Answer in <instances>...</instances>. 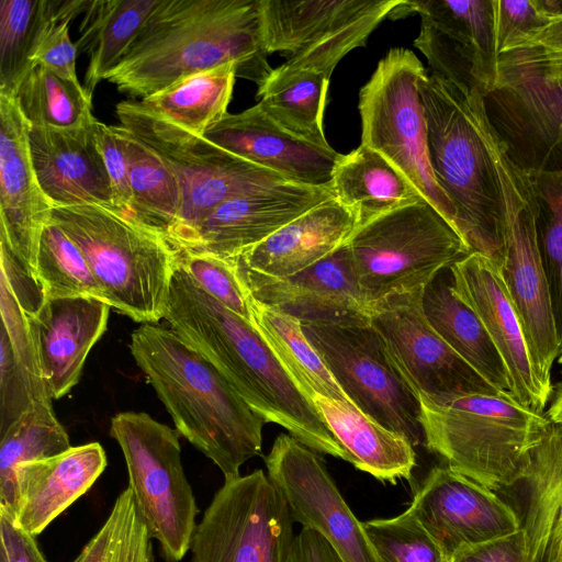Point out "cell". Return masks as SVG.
I'll use <instances>...</instances> for the list:
<instances>
[{"label": "cell", "instance_id": "6da1fadb", "mask_svg": "<svg viewBox=\"0 0 562 562\" xmlns=\"http://www.w3.org/2000/svg\"><path fill=\"white\" fill-rule=\"evenodd\" d=\"M164 318L212 363L265 423H274L318 453L348 462L314 403L254 323L209 295L179 265L173 270Z\"/></svg>", "mask_w": 562, "mask_h": 562}, {"label": "cell", "instance_id": "7a4b0ae2", "mask_svg": "<svg viewBox=\"0 0 562 562\" xmlns=\"http://www.w3.org/2000/svg\"><path fill=\"white\" fill-rule=\"evenodd\" d=\"M268 55L260 0H159L104 80L145 99L188 76L234 63L237 77L259 88L273 69Z\"/></svg>", "mask_w": 562, "mask_h": 562}, {"label": "cell", "instance_id": "3957f363", "mask_svg": "<svg viewBox=\"0 0 562 562\" xmlns=\"http://www.w3.org/2000/svg\"><path fill=\"white\" fill-rule=\"evenodd\" d=\"M131 353L172 418L175 429L221 470L224 480L260 456L266 424L220 371L173 329L142 324Z\"/></svg>", "mask_w": 562, "mask_h": 562}, {"label": "cell", "instance_id": "277c9868", "mask_svg": "<svg viewBox=\"0 0 562 562\" xmlns=\"http://www.w3.org/2000/svg\"><path fill=\"white\" fill-rule=\"evenodd\" d=\"M430 164L456 212V227L471 252L504 260L507 209L497 147L487 126L482 97L425 74L418 81Z\"/></svg>", "mask_w": 562, "mask_h": 562}, {"label": "cell", "instance_id": "5b68a950", "mask_svg": "<svg viewBox=\"0 0 562 562\" xmlns=\"http://www.w3.org/2000/svg\"><path fill=\"white\" fill-rule=\"evenodd\" d=\"M419 400L425 447L494 492L520 482L530 449L551 423L512 393Z\"/></svg>", "mask_w": 562, "mask_h": 562}, {"label": "cell", "instance_id": "8992f818", "mask_svg": "<svg viewBox=\"0 0 562 562\" xmlns=\"http://www.w3.org/2000/svg\"><path fill=\"white\" fill-rule=\"evenodd\" d=\"M50 218L81 250L111 307L142 324L164 318L177 263L166 236L97 204L53 206Z\"/></svg>", "mask_w": 562, "mask_h": 562}, {"label": "cell", "instance_id": "52a82bcc", "mask_svg": "<svg viewBox=\"0 0 562 562\" xmlns=\"http://www.w3.org/2000/svg\"><path fill=\"white\" fill-rule=\"evenodd\" d=\"M345 245L369 305L395 292L425 288L471 252L457 228L425 200L359 225Z\"/></svg>", "mask_w": 562, "mask_h": 562}, {"label": "cell", "instance_id": "ba28073f", "mask_svg": "<svg viewBox=\"0 0 562 562\" xmlns=\"http://www.w3.org/2000/svg\"><path fill=\"white\" fill-rule=\"evenodd\" d=\"M123 127L156 153L173 171L181 190V211L167 239L177 250L222 202L289 182L145 110L138 101L116 105Z\"/></svg>", "mask_w": 562, "mask_h": 562}, {"label": "cell", "instance_id": "9c48e42d", "mask_svg": "<svg viewBox=\"0 0 562 562\" xmlns=\"http://www.w3.org/2000/svg\"><path fill=\"white\" fill-rule=\"evenodd\" d=\"M110 435L123 452L127 488L150 538L166 562L181 561L199 507L181 462L179 432L146 413L122 412L111 418Z\"/></svg>", "mask_w": 562, "mask_h": 562}, {"label": "cell", "instance_id": "30bf717a", "mask_svg": "<svg viewBox=\"0 0 562 562\" xmlns=\"http://www.w3.org/2000/svg\"><path fill=\"white\" fill-rule=\"evenodd\" d=\"M427 72L409 49L396 47L385 54L359 92L361 144L393 164L456 227L453 205L430 164L427 122L418 90V81Z\"/></svg>", "mask_w": 562, "mask_h": 562}, {"label": "cell", "instance_id": "8fae6325", "mask_svg": "<svg viewBox=\"0 0 562 562\" xmlns=\"http://www.w3.org/2000/svg\"><path fill=\"white\" fill-rule=\"evenodd\" d=\"M352 405L383 427L424 443L420 400L368 321L302 324Z\"/></svg>", "mask_w": 562, "mask_h": 562}, {"label": "cell", "instance_id": "7c38bea8", "mask_svg": "<svg viewBox=\"0 0 562 562\" xmlns=\"http://www.w3.org/2000/svg\"><path fill=\"white\" fill-rule=\"evenodd\" d=\"M293 518L261 469L224 480L194 530L191 562H289Z\"/></svg>", "mask_w": 562, "mask_h": 562}, {"label": "cell", "instance_id": "4fadbf2b", "mask_svg": "<svg viewBox=\"0 0 562 562\" xmlns=\"http://www.w3.org/2000/svg\"><path fill=\"white\" fill-rule=\"evenodd\" d=\"M404 0H260L263 45L288 66L331 76Z\"/></svg>", "mask_w": 562, "mask_h": 562}, {"label": "cell", "instance_id": "5bb4252c", "mask_svg": "<svg viewBox=\"0 0 562 562\" xmlns=\"http://www.w3.org/2000/svg\"><path fill=\"white\" fill-rule=\"evenodd\" d=\"M412 13L431 74L482 98L497 85V0H404L393 18Z\"/></svg>", "mask_w": 562, "mask_h": 562}, {"label": "cell", "instance_id": "9a60e30c", "mask_svg": "<svg viewBox=\"0 0 562 562\" xmlns=\"http://www.w3.org/2000/svg\"><path fill=\"white\" fill-rule=\"evenodd\" d=\"M496 147L507 209L504 260L499 271L521 324L537 376L552 392L551 370L559 357V340L533 212L522 179Z\"/></svg>", "mask_w": 562, "mask_h": 562}, {"label": "cell", "instance_id": "2e32d148", "mask_svg": "<svg viewBox=\"0 0 562 562\" xmlns=\"http://www.w3.org/2000/svg\"><path fill=\"white\" fill-rule=\"evenodd\" d=\"M423 289L395 292L370 305V319L418 397L445 400L497 392L432 329L422 306Z\"/></svg>", "mask_w": 562, "mask_h": 562}, {"label": "cell", "instance_id": "e0dca14e", "mask_svg": "<svg viewBox=\"0 0 562 562\" xmlns=\"http://www.w3.org/2000/svg\"><path fill=\"white\" fill-rule=\"evenodd\" d=\"M267 474L302 528L321 535L342 562H380L319 453L279 435L265 458Z\"/></svg>", "mask_w": 562, "mask_h": 562}, {"label": "cell", "instance_id": "ac0fdd59", "mask_svg": "<svg viewBox=\"0 0 562 562\" xmlns=\"http://www.w3.org/2000/svg\"><path fill=\"white\" fill-rule=\"evenodd\" d=\"M490 132L522 173H562V79L525 78L483 98Z\"/></svg>", "mask_w": 562, "mask_h": 562}, {"label": "cell", "instance_id": "d6986e66", "mask_svg": "<svg viewBox=\"0 0 562 562\" xmlns=\"http://www.w3.org/2000/svg\"><path fill=\"white\" fill-rule=\"evenodd\" d=\"M406 512L451 559L459 549L516 532L521 519L494 491L449 467H434Z\"/></svg>", "mask_w": 562, "mask_h": 562}, {"label": "cell", "instance_id": "ffe728a7", "mask_svg": "<svg viewBox=\"0 0 562 562\" xmlns=\"http://www.w3.org/2000/svg\"><path fill=\"white\" fill-rule=\"evenodd\" d=\"M333 198L330 187L285 182L228 199L217 205L176 251L205 252L233 261Z\"/></svg>", "mask_w": 562, "mask_h": 562}, {"label": "cell", "instance_id": "44dd1931", "mask_svg": "<svg viewBox=\"0 0 562 562\" xmlns=\"http://www.w3.org/2000/svg\"><path fill=\"white\" fill-rule=\"evenodd\" d=\"M450 271L454 293L476 313L505 363L510 393L521 404L543 412L552 392L537 376L499 268L488 257L470 252L452 263Z\"/></svg>", "mask_w": 562, "mask_h": 562}, {"label": "cell", "instance_id": "7402d4cb", "mask_svg": "<svg viewBox=\"0 0 562 562\" xmlns=\"http://www.w3.org/2000/svg\"><path fill=\"white\" fill-rule=\"evenodd\" d=\"M29 127L14 98L0 94V241L34 277L40 237L53 205L33 167Z\"/></svg>", "mask_w": 562, "mask_h": 562}, {"label": "cell", "instance_id": "603a6c76", "mask_svg": "<svg viewBox=\"0 0 562 562\" xmlns=\"http://www.w3.org/2000/svg\"><path fill=\"white\" fill-rule=\"evenodd\" d=\"M204 137L289 182L312 187H330L342 156L330 145H316L291 134L258 103L239 113H227Z\"/></svg>", "mask_w": 562, "mask_h": 562}, {"label": "cell", "instance_id": "cb8c5ba5", "mask_svg": "<svg viewBox=\"0 0 562 562\" xmlns=\"http://www.w3.org/2000/svg\"><path fill=\"white\" fill-rule=\"evenodd\" d=\"M238 273L254 300L302 324L370 319V305L355 279L346 245L284 279Z\"/></svg>", "mask_w": 562, "mask_h": 562}, {"label": "cell", "instance_id": "d4e9b609", "mask_svg": "<svg viewBox=\"0 0 562 562\" xmlns=\"http://www.w3.org/2000/svg\"><path fill=\"white\" fill-rule=\"evenodd\" d=\"M93 123L74 130L29 127L33 167L53 206L97 204L114 209Z\"/></svg>", "mask_w": 562, "mask_h": 562}, {"label": "cell", "instance_id": "484cf974", "mask_svg": "<svg viewBox=\"0 0 562 562\" xmlns=\"http://www.w3.org/2000/svg\"><path fill=\"white\" fill-rule=\"evenodd\" d=\"M110 308L95 297H57L44 299L34 315H26L52 401L79 382L90 350L106 330Z\"/></svg>", "mask_w": 562, "mask_h": 562}, {"label": "cell", "instance_id": "4316f807", "mask_svg": "<svg viewBox=\"0 0 562 562\" xmlns=\"http://www.w3.org/2000/svg\"><path fill=\"white\" fill-rule=\"evenodd\" d=\"M358 225L357 214L333 198L291 221L233 261L243 274L284 279L335 252Z\"/></svg>", "mask_w": 562, "mask_h": 562}, {"label": "cell", "instance_id": "83f0119b", "mask_svg": "<svg viewBox=\"0 0 562 562\" xmlns=\"http://www.w3.org/2000/svg\"><path fill=\"white\" fill-rule=\"evenodd\" d=\"M106 467L99 442L20 465L16 470L13 521L36 537L88 492ZM11 518V517H10Z\"/></svg>", "mask_w": 562, "mask_h": 562}, {"label": "cell", "instance_id": "f1b7e54d", "mask_svg": "<svg viewBox=\"0 0 562 562\" xmlns=\"http://www.w3.org/2000/svg\"><path fill=\"white\" fill-rule=\"evenodd\" d=\"M312 401L356 469L392 484L411 479L416 453L406 437L383 427L351 403L322 395Z\"/></svg>", "mask_w": 562, "mask_h": 562}, {"label": "cell", "instance_id": "f546056e", "mask_svg": "<svg viewBox=\"0 0 562 562\" xmlns=\"http://www.w3.org/2000/svg\"><path fill=\"white\" fill-rule=\"evenodd\" d=\"M424 315L439 337L497 392L510 393L505 363L476 313L452 289L450 267L424 288Z\"/></svg>", "mask_w": 562, "mask_h": 562}, {"label": "cell", "instance_id": "4dcf8cb0", "mask_svg": "<svg viewBox=\"0 0 562 562\" xmlns=\"http://www.w3.org/2000/svg\"><path fill=\"white\" fill-rule=\"evenodd\" d=\"M0 434L37 402H52L29 318L1 281Z\"/></svg>", "mask_w": 562, "mask_h": 562}, {"label": "cell", "instance_id": "1f68e13d", "mask_svg": "<svg viewBox=\"0 0 562 562\" xmlns=\"http://www.w3.org/2000/svg\"><path fill=\"white\" fill-rule=\"evenodd\" d=\"M330 188L335 199L357 214L359 225L425 200L393 164L363 144L341 156Z\"/></svg>", "mask_w": 562, "mask_h": 562}, {"label": "cell", "instance_id": "d6a6232c", "mask_svg": "<svg viewBox=\"0 0 562 562\" xmlns=\"http://www.w3.org/2000/svg\"><path fill=\"white\" fill-rule=\"evenodd\" d=\"M520 482L527 493L521 528L529 562H544L552 537L562 525V423H550L530 449Z\"/></svg>", "mask_w": 562, "mask_h": 562}, {"label": "cell", "instance_id": "836d02e7", "mask_svg": "<svg viewBox=\"0 0 562 562\" xmlns=\"http://www.w3.org/2000/svg\"><path fill=\"white\" fill-rule=\"evenodd\" d=\"M159 0L89 1L77 49L89 53L83 89L92 97L95 86L120 63Z\"/></svg>", "mask_w": 562, "mask_h": 562}, {"label": "cell", "instance_id": "e575fe53", "mask_svg": "<svg viewBox=\"0 0 562 562\" xmlns=\"http://www.w3.org/2000/svg\"><path fill=\"white\" fill-rule=\"evenodd\" d=\"M330 77L284 63L258 88V104L280 126L306 142L329 146L323 126Z\"/></svg>", "mask_w": 562, "mask_h": 562}, {"label": "cell", "instance_id": "d590c367", "mask_svg": "<svg viewBox=\"0 0 562 562\" xmlns=\"http://www.w3.org/2000/svg\"><path fill=\"white\" fill-rule=\"evenodd\" d=\"M236 78L237 66L228 63L188 76L138 102L151 114L204 136L227 114Z\"/></svg>", "mask_w": 562, "mask_h": 562}, {"label": "cell", "instance_id": "8d00e7d4", "mask_svg": "<svg viewBox=\"0 0 562 562\" xmlns=\"http://www.w3.org/2000/svg\"><path fill=\"white\" fill-rule=\"evenodd\" d=\"M251 310L255 327L305 396L311 401L322 395L351 403L307 340L297 318L252 297Z\"/></svg>", "mask_w": 562, "mask_h": 562}, {"label": "cell", "instance_id": "74e56055", "mask_svg": "<svg viewBox=\"0 0 562 562\" xmlns=\"http://www.w3.org/2000/svg\"><path fill=\"white\" fill-rule=\"evenodd\" d=\"M114 127L127 158L132 217L167 238L181 211L179 182L170 167L133 133L122 125Z\"/></svg>", "mask_w": 562, "mask_h": 562}, {"label": "cell", "instance_id": "f35d334b", "mask_svg": "<svg viewBox=\"0 0 562 562\" xmlns=\"http://www.w3.org/2000/svg\"><path fill=\"white\" fill-rule=\"evenodd\" d=\"M0 436V514L12 518L18 468L59 454L71 446L50 401L35 403Z\"/></svg>", "mask_w": 562, "mask_h": 562}, {"label": "cell", "instance_id": "ab89813d", "mask_svg": "<svg viewBox=\"0 0 562 562\" xmlns=\"http://www.w3.org/2000/svg\"><path fill=\"white\" fill-rule=\"evenodd\" d=\"M91 98L79 81L35 65L20 83L14 100L31 126L74 130L91 125Z\"/></svg>", "mask_w": 562, "mask_h": 562}, {"label": "cell", "instance_id": "60d3db41", "mask_svg": "<svg viewBox=\"0 0 562 562\" xmlns=\"http://www.w3.org/2000/svg\"><path fill=\"white\" fill-rule=\"evenodd\" d=\"M516 171L524 181L533 212L536 238L550 290L560 355L562 352V173Z\"/></svg>", "mask_w": 562, "mask_h": 562}, {"label": "cell", "instance_id": "b9f144b4", "mask_svg": "<svg viewBox=\"0 0 562 562\" xmlns=\"http://www.w3.org/2000/svg\"><path fill=\"white\" fill-rule=\"evenodd\" d=\"M34 277L45 299L90 296L105 302L83 254L52 218L40 237Z\"/></svg>", "mask_w": 562, "mask_h": 562}, {"label": "cell", "instance_id": "7bdbcfd3", "mask_svg": "<svg viewBox=\"0 0 562 562\" xmlns=\"http://www.w3.org/2000/svg\"><path fill=\"white\" fill-rule=\"evenodd\" d=\"M50 0L0 1V94L14 98L34 67L32 53Z\"/></svg>", "mask_w": 562, "mask_h": 562}, {"label": "cell", "instance_id": "ee69618b", "mask_svg": "<svg viewBox=\"0 0 562 562\" xmlns=\"http://www.w3.org/2000/svg\"><path fill=\"white\" fill-rule=\"evenodd\" d=\"M380 562H449V558L406 510L391 518L362 521Z\"/></svg>", "mask_w": 562, "mask_h": 562}, {"label": "cell", "instance_id": "f6af8a7d", "mask_svg": "<svg viewBox=\"0 0 562 562\" xmlns=\"http://www.w3.org/2000/svg\"><path fill=\"white\" fill-rule=\"evenodd\" d=\"M562 79V11L517 47L498 56V82Z\"/></svg>", "mask_w": 562, "mask_h": 562}, {"label": "cell", "instance_id": "bcb514c9", "mask_svg": "<svg viewBox=\"0 0 562 562\" xmlns=\"http://www.w3.org/2000/svg\"><path fill=\"white\" fill-rule=\"evenodd\" d=\"M176 254L177 262L209 295L252 323L251 295L234 261L205 252Z\"/></svg>", "mask_w": 562, "mask_h": 562}, {"label": "cell", "instance_id": "7dc6e473", "mask_svg": "<svg viewBox=\"0 0 562 562\" xmlns=\"http://www.w3.org/2000/svg\"><path fill=\"white\" fill-rule=\"evenodd\" d=\"M88 0H50L49 13L38 33L33 53V65L44 66L59 76L79 81L76 74V44L69 36V23L85 13Z\"/></svg>", "mask_w": 562, "mask_h": 562}, {"label": "cell", "instance_id": "c3c4849f", "mask_svg": "<svg viewBox=\"0 0 562 562\" xmlns=\"http://www.w3.org/2000/svg\"><path fill=\"white\" fill-rule=\"evenodd\" d=\"M93 130L109 173L114 209L132 217L133 195L122 138L115 131L114 125H105L97 119L93 123Z\"/></svg>", "mask_w": 562, "mask_h": 562}, {"label": "cell", "instance_id": "681fc988", "mask_svg": "<svg viewBox=\"0 0 562 562\" xmlns=\"http://www.w3.org/2000/svg\"><path fill=\"white\" fill-rule=\"evenodd\" d=\"M115 503L120 508V530L114 562H155L151 538L131 491L124 490Z\"/></svg>", "mask_w": 562, "mask_h": 562}, {"label": "cell", "instance_id": "f907efd6", "mask_svg": "<svg viewBox=\"0 0 562 562\" xmlns=\"http://www.w3.org/2000/svg\"><path fill=\"white\" fill-rule=\"evenodd\" d=\"M451 562H529L526 533L522 528L510 535L467 546L453 553Z\"/></svg>", "mask_w": 562, "mask_h": 562}, {"label": "cell", "instance_id": "816d5d0a", "mask_svg": "<svg viewBox=\"0 0 562 562\" xmlns=\"http://www.w3.org/2000/svg\"><path fill=\"white\" fill-rule=\"evenodd\" d=\"M35 538L15 525L12 518L0 514V550L8 562H48Z\"/></svg>", "mask_w": 562, "mask_h": 562}, {"label": "cell", "instance_id": "f5cc1de1", "mask_svg": "<svg viewBox=\"0 0 562 562\" xmlns=\"http://www.w3.org/2000/svg\"><path fill=\"white\" fill-rule=\"evenodd\" d=\"M289 562H342L327 541L314 530L302 528L295 535Z\"/></svg>", "mask_w": 562, "mask_h": 562}, {"label": "cell", "instance_id": "db71d44e", "mask_svg": "<svg viewBox=\"0 0 562 562\" xmlns=\"http://www.w3.org/2000/svg\"><path fill=\"white\" fill-rule=\"evenodd\" d=\"M546 415L551 423H562V381L552 387L550 405Z\"/></svg>", "mask_w": 562, "mask_h": 562}, {"label": "cell", "instance_id": "11a10c76", "mask_svg": "<svg viewBox=\"0 0 562 562\" xmlns=\"http://www.w3.org/2000/svg\"><path fill=\"white\" fill-rule=\"evenodd\" d=\"M0 562H8L5 554L0 550Z\"/></svg>", "mask_w": 562, "mask_h": 562}, {"label": "cell", "instance_id": "9f6ffc18", "mask_svg": "<svg viewBox=\"0 0 562 562\" xmlns=\"http://www.w3.org/2000/svg\"><path fill=\"white\" fill-rule=\"evenodd\" d=\"M558 361H559V363H561V364H562V352L559 355V357H558Z\"/></svg>", "mask_w": 562, "mask_h": 562}, {"label": "cell", "instance_id": "6f0895ef", "mask_svg": "<svg viewBox=\"0 0 562 562\" xmlns=\"http://www.w3.org/2000/svg\"><path fill=\"white\" fill-rule=\"evenodd\" d=\"M560 562H562V561H560Z\"/></svg>", "mask_w": 562, "mask_h": 562}, {"label": "cell", "instance_id": "680465c9", "mask_svg": "<svg viewBox=\"0 0 562 562\" xmlns=\"http://www.w3.org/2000/svg\"><path fill=\"white\" fill-rule=\"evenodd\" d=\"M449 562H451V561H449Z\"/></svg>", "mask_w": 562, "mask_h": 562}]
</instances>
